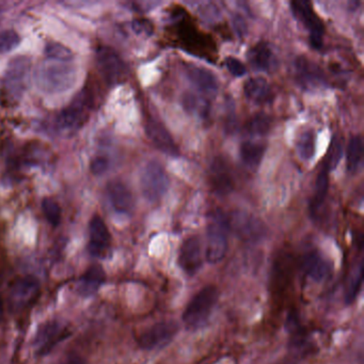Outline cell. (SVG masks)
Masks as SVG:
<instances>
[{
  "label": "cell",
  "mask_w": 364,
  "mask_h": 364,
  "mask_svg": "<svg viewBox=\"0 0 364 364\" xmlns=\"http://www.w3.org/2000/svg\"><path fill=\"white\" fill-rule=\"evenodd\" d=\"M178 265L181 270L192 276L203 265L202 244L198 237H190L185 239L178 253Z\"/></svg>",
  "instance_id": "cell-13"
},
{
  "label": "cell",
  "mask_w": 364,
  "mask_h": 364,
  "mask_svg": "<svg viewBox=\"0 0 364 364\" xmlns=\"http://www.w3.org/2000/svg\"><path fill=\"white\" fill-rule=\"evenodd\" d=\"M329 172L330 171L323 166L317 176L316 184H315L314 196L311 201L310 209L312 216L316 217L319 211L324 205L325 200L328 196L329 191Z\"/></svg>",
  "instance_id": "cell-24"
},
{
  "label": "cell",
  "mask_w": 364,
  "mask_h": 364,
  "mask_svg": "<svg viewBox=\"0 0 364 364\" xmlns=\"http://www.w3.org/2000/svg\"><path fill=\"white\" fill-rule=\"evenodd\" d=\"M133 29L136 34L151 36L153 34V25L146 20H136L133 22Z\"/></svg>",
  "instance_id": "cell-38"
},
{
  "label": "cell",
  "mask_w": 364,
  "mask_h": 364,
  "mask_svg": "<svg viewBox=\"0 0 364 364\" xmlns=\"http://www.w3.org/2000/svg\"><path fill=\"white\" fill-rule=\"evenodd\" d=\"M40 282L34 276L18 278L10 290V302L16 310L26 308L36 300L40 292Z\"/></svg>",
  "instance_id": "cell-12"
},
{
  "label": "cell",
  "mask_w": 364,
  "mask_h": 364,
  "mask_svg": "<svg viewBox=\"0 0 364 364\" xmlns=\"http://www.w3.org/2000/svg\"><path fill=\"white\" fill-rule=\"evenodd\" d=\"M58 364H85V362H83L81 358L77 357V356H71V357L66 358V360H63L62 362Z\"/></svg>",
  "instance_id": "cell-40"
},
{
  "label": "cell",
  "mask_w": 364,
  "mask_h": 364,
  "mask_svg": "<svg viewBox=\"0 0 364 364\" xmlns=\"http://www.w3.org/2000/svg\"><path fill=\"white\" fill-rule=\"evenodd\" d=\"M97 60L99 72L109 85H115L122 80L125 74V66L115 50L109 48H99Z\"/></svg>",
  "instance_id": "cell-14"
},
{
  "label": "cell",
  "mask_w": 364,
  "mask_h": 364,
  "mask_svg": "<svg viewBox=\"0 0 364 364\" xmlns=\"http://www.w3.org/2000/svg\"><path fill=\"white\" fill-rule=\"evenodd\" d=\"M46 55L48 59L57 61H72L73 52L61 43L50 42L46 44Z\"/></svg>",
  "instance_id": "cell-31"
},
{
  "label": "cell",
  "mask_w": 364,
  "mask_h": 364,
  "mask_svg": "<svg viewBox=\"0 0 364 364\" xmlns=\"http://www.w3.org/2000/svg\"><path fill=\"white\" fill-rule=\"evenodd\" d=\"M88 250L94 258H104L111 248V237L108 227L101 217L95 215L89 225Z\"/></svg>",
  "instance_id": "cell-15"
},
{
  "label": "cell",
  "mask_w": 364,
  "mask_h": 364,
  "mask_svg": "<svg viewBox=\"0 0 364 364\" xmlns=\"http://www.w3.org/2000/svg\"><path fill=\"white\" fill-rule=\"evenodd\" d=\"M270 124H272V120H270V115L263 113H258V115H253L250 119V121L248 122V133L251 134V135H265V134L270 132Z\"/></svg>",
  "instance_id": "cell-29"
},
{
  "label": "cell",
  "mask_w": 364,
  "mask_h": 364,
  "mask_svg": "<svg viewBox=\"0 0 364 364\" xmlns=\"http://www.w3.org/2000/svg\"><path fill=\"white\" fill-rule=\"evenodd\" d=\"M169 176L166 169L156 160L148 162L140 174V187L144 199L148 202H158L169 188Z\"/></svg>",
  "instance_id": "cell-4"
},
{
  "label": "cell",
  "mask_w": 364,
  "mask_h": 364,
  "mask_svg": "<svg viewBox=\"0 0 364 364\" xmlns=\"http://www.w3.org/2000/svg\"><path fill=\"white\" fill-rule=\"evenodd\" d=\"M316 138L314 132L311 130L302 132L297 138V153L302 160H310L314 156L316 148Z\"/></svg>",
  "instance_id": "cell-27"
},
{
  "label": "cell",
  "mask_w": 364,
  "mask_h": 364,
  "mask_svg": "<svg viewBox=\"0 0 364 364\" xmlns=\"http://www.w3.org/2000/svg\"><path fill=\"white\" fill-rule=\"evenodd\" d=\"M189 80L205 94L214 95L218 90V80L211 71L195 64H187L185 68Z\"/></svg>",
  "instance_id": "cell-20"
},
{
  "label": "cell",
  "mask_w": 364,
  "mask_h": 364,
  "mask_svg": "<svg viewBox=\"0 0 364 364\" xmlns=\"http://www.w3.org/2000/svg\"><path fill=\"white\" fill-rule=\"evenodd\" d=\"M225 66H227V71H229L233 76L241 77L247 72L246 66H244V63L241 62L239 59L234 58V57H227V58H225Z\"/></svg>",
  "instance_id": "cell-36"
},
{
  "label": "cell",
  "mask_w": 364,
  "mask_h": 364,
  "mask_svg": "<svg viewBox=\"0 0 364 364\" xmlns=\"http://www.w3.org/2000/svg\"><path fill=\"white\" fill-rule=\"evenodd\" d=\"M343 156V144H342L341 139L339 137L332 138L330 146H329L328 153H327L326 160H325L324 166L328 169L329 171L337 168L340 160Z\"/></svg>",
  "instance_id": "cell-32"
},
{
  "label": "cell",
  "mask_w": 364,
  "mask_h": 364,
  "mask_svg": "<svg viewBox=\"0 0 364 364\" xmlns=\"http://www.w3.org/2000/svg\"><path fill=\"white\" fill-rule=\"evenodd\" d=\"M233 26L239 36H245L246 31H247V26H246L245 20L241 16H234Z\"/></svg>",
  "instance_id": "cell-39"
},
{
  "label": "cell",
  "mask_w": 364,
  "mask_h": 364,
  "mask_svg": "<svg viewBox=\"0 0 364 364\" xmlns=\"http://www.w3.org/2000/svg\"><path fill=\"white\" fill-rule=\"evenodd\" d=\"M295 70L299 83L306 88H316L325 83V77L321 69L307 57L297 59Z\"/></svg>",
  "instance_id": "cell-19"
},
{
  "label": "cell",
  "mask_w": 364,
  "mask_h": 364,
  "mask_svg": "<svg viewBox=\"0 0 364 364\" xmlns=\"http://www.w3.org/2000/svg\"><path fill=\"white\" fill-rule=\"evenodd\" d=\"M248 59L254 69L270 72L276 66V57L267 43L259 42L249 50Z\"/></svg>",
  "instance_id": "cell-22"
},
{
  "label": "cell",
  "mask_w": 364,
  "mask_h": 364,
  "mask_svg": "<svg viewBox=\"0 0 364 364\" xmlns=\"http://www.w3.org/2000/svg\"><path fill=\"white\" fill-rule=\"evenodd\" d=\"M107 195L111 206L117 213L131 214L135 207L133 192L123 182L119 180L111 181L107 185Z\"/></svg>",
  "instance_id": "cell-18"
},
{
  "label": "cell",
  "mask_w": 364,
  "mask_h": 364,
  "mask_svg": "<svg viewBox=\"0 0 364 364\" xmlns=\"http://www.w3.org/2000/svg\"><path fill=\"white\" fill-rule=\"evenodd\" d=\"M227 221L230 230L243 241H256L265 237V225L251 214L234 211L231 216L227 217Z\"/></svg>",
  "instance_id": "cell-8"
},
{
  "label": "cell",
  "mask_w": 364,
  "mask_h": 364,
  "mask_svg": "<svg viewBox=\"0 0 364 364\" xmlns=\"http://www.w3.org/2000/svg\"><path fill=\"white\" fill-rule=\"evenodd\" d=\"M362 282H363V264L361 262L349 279V286L345 293V302L347 304H353L355 302V299L357 298L358 294L361 290Z\"/></svg>",
  "instance_id": "cell-28"
},
{
  "label": "cell",
  "mask_w": 364,
  "mask_h": 364,
  "mask_svg": "<svg viewBox=\"0 0 364 364\" xmlns=\"http://www.w3.org/2000/svg\"><path fill=\"white\" fill-rule=\"evenodd\" d=\"M295 18L308 29L310 34V42L313 48L319 50L323 46L324 38V25L315 13L312 5L304 0H296L290 4Z\"/></svg>",
  "instance_id": "cell-7"
},
{
  "label": "cell",
  "mask_w": 364,
  "mask_h": 364,
  "mask_svg": "<svg viewBox=\"0 0 364 364\" xmlns=\"http://www.w3.org/2000/svg\"><path fill=\"white\" fill-rule=\"evenodd\" d=\"M4 316V302L3 298H1V295H0V322H1V319H3Z\"/></svg>",
  "instance_id": "cell-41"
},
{
  "label": "cell",
  "mask_w": 364,
  "mask_h": 364,
  "mask_svg": "<svg viewBox=\"0 0 364 364\" xmlns=\"http://www.w3.org/2000/svg\"><path fill=\"white\" fill-rule=\"evenodd\" d=\"M290 261L288 258L278 260L274 268V276H272V284L276 288H284L288 282V274H290Z\"/></svg>",
  "instance_id": "cell-30"
},
{
  "label": "cell",
  "mask_w": 364,
  "mask_h": 364,
  "mask_svg": "<svg viewBox=\"0 0 364 364\" xmlns=\"http://www.w3.org/2000/svg\"><path fill=\"white\" fill-rule=\"evenodd\" d=\"M209 185L217 196L225 197L235 188L233 172L225 158L217 156L211 162L209 171Z\"/></svg>",
  "instance_id": "cell-11"
},
{
  "label": "cell",
  "mask_w": 364,
  "mask_h": 364,
  "mask_svg": "<svg viewBox=\"0 0 364 364\" xmlns=\"http://www.w3.org/2000/svg\"><path fill=\"white\" fill-rule=\"evenodd\" d=\"M229 221L221 211L211 213L207 225V243L205 258L209 263L223 261L229 247Z\"/></svg>",
  "instance_id": "cell-2"
},
{
  "label": "cell",
  "mask_w": 364,
  "mask_h": 364,
  "mask_svg": "<svg viewBox=\"0 0 364 364\" xmlns=\"http://www.w3.org/2000/svg\"><path fill=\"white\" fill-rule=\"evenodd\" d=\"M244 93L249 101L259 105L270 103L272 99L270 83L262 77H254L246 81L244 85Z\"/></svg>",
  "instance_id": "cell-23"
},
{
  "label": "cell",
  "mask_w": 364,
  "mask_h": 364,
  "mask_svg": "<svg viewBox=\"0 0 364 364\" xmlns=\"http://www.w3.org/2000/svg\"><path fill=\"white\" fill-rule=\"evenodd\" d=\"M43 213L46 215V219L52 227L59 225L61 221V209L58 203L52 198L43 199L42 201Z\"/></svg>",
  "instance_id": "cell-34"
},
{
  "label": "cell",
  "mask_w": 364,
  "mask_h": 364,
  "mask_svg": "<svg viewBox=\"0 0 364 364\" xmlns=\"http://www.w3.org/2000/svg\"><path fill=\"white\" fill-rule=\"evenodd\" d=\"M20 42V36L14 30L0 31V54H5L18 48Z\"/></svg>",
  "instance_id": "cell-35"
},
{
  "label": "cell",
  "mask_w": 364,
  "mask_h": 364,
  "mask_svg": "<svg viewBox=\"0 0 364 364\" xmlns=\"http://www.w3.org/2000/svg\"><path fill=\"white\" fill-rule=\"evenodd\" d=\"M105 280L106 274L103 267L99 265H92L79 278L77 282V292L81 296H92L103 286Z\"/></svg>",
  "instance_id": "cell-21"
},
{
  "label": "cell",
  "mask_w": 364,
  "mask_h": 364,
  "mask_svg": "<svg viewBox=\"0 0 364 364\" xmlns=\"http://www.w3.org/2000/svg\"><path fill=\"white\" fill-rule=\"evenodd\" d=\"M184 106L186 111L198 113L200 117L204 118L209 115V103L205 99L196 95L187 93L184 97Z\"/></svg>",
  "instance_id": "cell-33"
},
{
  "label": "cell",
  "mask_w": 364,
  "mask_h": 364,
  "mask_svg": "<svg viewBox=\"0 0 364 364\" xmlns=\"http://www.w3.org/2000/svg\"><path fill=\"white\" fill-rule=\"evenodd\" d=\"M146 133L158 150L168 155H178V146L162 122L153 118L148 119L146 124Z\"/></svg>",
  "instance_id": "cell-16"
},
{
  "label": "cell",
  "mask_w": 364,
  "mask_h": 364,
  "mask_svg": "<svg viewBox=\"0 0 364 364\" xmlns=\"http://www.w3.org/2000/svg\"><path fill=\"white\" fill-rule=\"evenodd\" d=\"M218 298V288L215 286H206L199 290L185 308L183 313L184 324L190 329L202 327L209 321Z\"/></svg>",
  "instance_id": "cell-3"
},
{
  "label": "cell",
  "mask_w": 364,
  "mask_h": 364,
  "mask_svg": "<svg viewBox=\"0 0 364 364\" xmlns=\"http://www.w3.org/2000/svg\"><path fill=\"white\" fill-rule=\"evenodd\" d=\"M78 73L71 61H57L46 59L38 64L34 72L36 87L42 92L56 94L74 87Z\"/></svg>",
  "instance_id": "cell-1"
},
{
  "label": "cell",
  "mask_w": 364,
  "mask_h": 364,
  "mask_svg": "<svg viewBox=\"0 0 364 364\" xmlns=\"http://www.w3.org/2000/svg\"><path fill=\"white\" fill-rule=\"evenodd\" d=\"M90 169L94 176H102L108 169V160L104 156H97L91 162Z\"/></svg>",
  "instance_id": "cell-37"
},
{
  "label": "cell",
  "mask_w": 364,
  "mask_h": 364,
  "mask_svg": "<svg viewBox=\"0 0 364 364\" xmlns=\"http://www.w3.org/2000/svg\"><path fill=\"white\" fill-rule=\"evenodd\" d=\"M31 62L27 57H15L10 61L6 71L4 85L7 94L12 99H18L23 95L29 80Z\"/></svg>",
  "instance_id": "cell-6"
},
{
  "label": "cell",
  "mask_w": 364,
  "mask_h": 364,
  "mask_svg": "<svg viewBox=\"0 0 364 364\" xmlns=\"http://www.w3.org/2000/svg\"><path fill=\"white\" fill-rule=\"evenodd\" d=\"M302 270L308 278L315 282H323L331 276L330 262L317 251L307 252L302 260Z\"/></svg>",
  "instance_id": "cell-17"
},
{
  "label": "cell",
  "mask_w": 364,
  "mask_h": 364,
  "mask_svg": "<svg viewBox=\"0 0 364 364\" xmlns=\"http://www.w3.org/2000/svg\"><path fill=\"white\" fill-rule=\"evenodd\" d=\"M363 158V140L360 136H354L349 140L346 152V169L349 174H357Z\"/></svg>",
  "instance_id": "cell-26"
},
{
  "label": "cell",
  "mask_w": 364,
  "mask_h": 364,
  "mask_svg": "<svg viewBox=\"0 0 364 364\" xmlns=\"http://www.w3.org/2000/svg\"><path fill=\"white\" fill-rule=\"evenodd\" d=\"M90 95L81 92L56 119L57 127L62 132H76L88 119L90 111Z\"/></svg>",
  "instance_id": "cell-5"
},
{
  "label": "cell",
  "mask_w": 364,
  "mask_h": 364,
  "mask_svg": "<svg viewBox=\"0 0 364 364\" xmlns=\"http://www.w3.org/2000/svg\"><path fill=\"white\" fill-rule=\"evenodd\" d=\"M265 150L266 146L259 142L245 141L241 144L239 154L244 164L248 168L255 169L261 164Z\"/></svg>",
  "instance_id": "cell-25"
},
{
  "label": "cell",
  "mask_w": 364,
  "mask_h": 364,
  "mask_svg": "<svg viewBox=\"0 0 364 364\" xmlns=\"http://www.w3.org/2000/svg\"><path fill=\"white\" fill-rule=\"evenodd\" d=\"M69 337V329L57 321L43 323L34 335V346L38 356H48L57 345Z\"/></svg>",
  "instance_id": "cell-9"
},
{
  "label": "cell",
  "mask_w": 364,
  "mask_h": 364,
  "mask_svg": "<svg viewBox=\"0 0 364 364\" xmlns=\"http://www.w3.org/2000/svg\"><path fill=\"white\" fill-rule=\"evenodd\" d=\"M178 331V326L176 323H158L140 335L138 339V344L144 351H155V349H162L174 340Z\"/></svg>",
  "instance_id": "cell-10"
}]
</instances>
